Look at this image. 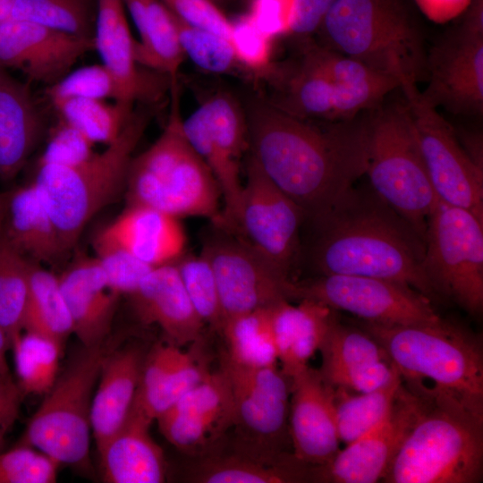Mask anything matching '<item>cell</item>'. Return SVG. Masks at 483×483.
Segmentation results:
<instances>
[{
    "mask_svg": "<svg viewBox=\"0 0 483 483\" xmlns=\"http://www.w3.org/2000/svg\"><path fill=\"white\" fill-rule=\"evenodd\" d=\"M234 404L220 369L208 373L156 420L165 438L182 451H196L234 425Z\"/></svg>",
    "mask_w": 483,
    "mask_h": 483,
    "instance_id": "obj_21",
    "label": "cell"
},
{
    "mask_svg": "<svg viewBox=\"0 0 483 483\" xmlns=\"http://www.w3.org/2000/svg\"><path fill=\"white\" fill-rule=\"evenodd\" d=\"M136 29L140 35V41L134 43L137 64L166 74L174 83L185 55L171 12L161 0H148Z\"/></svg>",
    "mask_w": 483,
    "mask_h": 483,
    "instance_id": "obj_34",
    "label": "cell"
},
{
    "mask_svg": "<svg viewBox=\"0 0 483 483\" xmlns=\"http://www.w3.org/2000/svg\"><path fill=\"white\" fill-rule=\"evenodd\" d=\"M46 93L48 97H80L131 103L137 101L133 92L103 64L70 72L57 83L49 86Z\"/></svg>",
    "mask_w": 483,
    "mask_h": 483,
    "instance_id": "obj_45",
    "label": "cell"
},
{
    "mask_svg": "<svg viewBox=\"0 0 483 483\" xmlns=\"http://www.w3.org/2000/svg\"><path fill=\"white\" fill-rule=\"evenodd\" d=\"M94 143L82 132L59 117L49 132L47 147L38 165L72 166L89 159Z\"/></svg>",
    "mask_w": 483,
    "mask_h": 483,
    "instance_id": "obj_50",
    "label": "cell"
},
{
    "mask_svg": "<svg viewBox=\"0 0 483 483\" xmlns=\"http://www.w3.org/2000/svg\"><path fill=\"white\" fill-rule=\"evenodd\" d=\"M44 130L30 89L0 65V179L24 167Z\"/></svg>",
    "mask_w": 483,
    "mask_h": 483,
    "instance_id": "obj_28",
    "label": "cell"
},
{
    "mask_svg": "<svg viewBox=\"0 0 483 483\" xmlns=\"http://www.w3.org/2000/svg\"><path fill=\"white\" fill-rule=\"evenodd\" d=\"M291 34L306 37L318 32L335 0H293Z\"/></svg>",
    "mask_w": 483,
    "mask_h": 483,
    "instance_id": "obj_54",
    "label": "cell"
},
{
    "mask_svg": "<svg viewBox=\"0 0 483 483\" xmlns=\"http://www.w3.org/2000/svg\"><path fill=\"white\" fill-rule=\"evenodd\" d=\"M138 319L157 325L170 343L182 347L199 341L204 322L195 311L174 263L151 269L128 295Z\"/></svg>",
    "mask_w": 483,
    "mask_h": 483,
    "instance_id": "obj_23",
    "label": "cell"
},
{
    "mask_svg": "<svg viewBox=\"0 0 483 483\" xmlns=\"http://www.w3.org/2000/svg\"><path fill=\"white\" fill-rule=\"evenodd\" d=\"M361 328L383 347L402 385L420 399L483 420V355L477 337L444 319Z\"/></svg>",
    "mask_w": 483,
    "mask_h": 483,
    "instance_id": "obj_3",
    "label": "cell"
},
{
    "mask_svg": "<svg viewBox=\"0 0 483 483\" xmlns=\"http://www.w3.org/2000/svg\"><path fill=\"white\" fill-rule=\"evenodd\" d=\"M149 110H134L128 124L100 153L72 166L38 165L32 182L58 232L72 250L88 223L125 192L132 154L150 120Z\"/></svg>",
    "mask_w": 483,
    "mask_h": 483,
    "instance_id": "obj_5",
    "label": "cell"
},
{
    "mask_svg": "<svg viewBox=\"0 0 483 483\" xmlns=\"http://www.w3.org/2000/svg\"><path fill=\"white\" fill-rule=\"evenodd\" d=\"M183 134L213 174L222 201L219 223L236 225L243 191L240 179L241 161L249 148L247 117L228 93L208 97L182 123Z\"/></svg>",
    "mask_w": 483,
    "mask_h": 483,
    "instance_id": "obj_12",
    "label": "cell"
},
{
    "mask_svg": "<svg viewBox=\"0 0 483 483\" xmlns=\"http://www.w3.org/2000/svg\"><path fill=\"white\" fill-rule=\"evenodd\" d=\"M186 293L205 325L221 330L224 317L212 267L201 253H185L174 262Z\"/></svg>",
    "mask_w": 483,
    "mask_h": 483,
    "instance_id": "obj_44",
    "label": "cell"
},
{
    "mask_svg": "<svg viewBox=\"0 0 483 483\" xmlns=\"http://www.w3.org/2000/svg\"><path fill=\"white\" fill-rule=\"evenodd\" d=\"M427 79L420 97L430 106L455 114H482L483 38L453 30L428 54Z\"/></svg>",
    "mask_w": 483,
    "mask_h": 483,
    "instance_id": "obj_17",
    "label": "cell"
},
{
    "mask_svg": "<svg viewBox=\"0 0 483 483\" xmlns=\"http://www.w3.org/2000/svg\"><path fill=\"white\" fill-rule=\"evenodd\" d=\"M402 384L398 373L388 385L369 393L350 394L349 391L335 388V421L340 442L347 445L384 420Z\"/></svg>",
    "mask_w": 483,
    "mask_h": 483,
    "instance_id": "obj_38",
    "label": "cell"
},
{
    "mask_svg": "<svg viewBox=\"0 0 483 483\" xmlns=\"http://www.w3.org/2000/svg\"><path fill=\"white\" fill-rule=\"evenodd\" d=\"M472 0H413L419 10L435 23H445L460 16Z\"/></svg>",
    "mask_w": 483,
    "mask_h": 483,
    "instance_id": "obj_56",
    "label": "cell"
},
{
    "mask_svg": "<svg viewBox=\"0 0 483 483\" xmlns=\"http://www.w3.org/2000/svg\"><path fill=\"white\" fill-rule=\"evenodd\" d=\"M421 406L422 400L402 384L386 419L347 444L326 463L313 467V478L334 483H374L383 479Z\"/></svg>",
    "mask_w": 483,
    "mask_h": 483,
    "instance_id": "obj_16",
    "label": "cell"
},
{
    "mask_svg": "<svg viewBox=\"0 0 483 483\" xmlns=\"http://www.w3.org/2000/svg\"><path fill=\"white\" fill-rule=\"evenodd\" d=\"M0 234L31 261L55 266L68 253L33 183L10 190Z\"/></svg>",
    "mask_w": 483,
    "mask_h": 483,
    "instance_id": "obj_31",
    "label": "cell"
},
{
    "mask_svg": "<svg viewBox=\"0 0 483 483\" xmlns=\"http://www.w3.org/2000/svg\"><path fill=\"white\" fill-rule=\"evenodd\" d=\"M153 421L132 405L123 427L98 451L102 479L107 483H161L166 465L149 433Z\"/></svg>",
    "mask_w": 483,
    "mask_h": 483,
    "instance_id": "obj_26",
    "label": "cell"
},
{
    "mask_svg": "<svg viewBox=\"0 0 483 483\" xmlns=\"http://www.w3.org/2000/svg\"><path fill=\"white\" fill-rule=\"evenodd\" d=\"M369 186L406 221L425 243L428 218L437 201L419 149L409 104L370 110L368 165Z\"/></svg>",
    "mask_w": 483,
    "mask_h": 483,
    "instance_id": "obj_7",
    "label": "cell"
},
{
    "mask_svg": "<svg viewBox=\"0 0 483 483\" xmlns=\"http://www.w3.org/2000/svg\"><path fill=\"white\" fill-rule=\"evenodd\" d=\"M61 464L23 444L0 451V483H54Z\"/></svg>",
    "mask_w": 483,
    "mask_h": 483,
    "instance_id": "obj_48",
    "label": "cell"
},
{
    "mask_svg": "<svg viewBox=\"0 0 483 483\" xmlns=\"http://www.w3.org/2000/svg\"><path fill=\"white\" fill-rule=\"evenodd\" d=\"M89 0H16L9 19L34 22L67 34L91 37Z\"/></svg>",
    "mask_w": 483,
    "mask_h": 483,
    "instance_id": "obj_43",
    "label": "cell"
},
{
    "mask_svg": "<svg viewBox=\"0 0 483 483\" xmlns=\"http://www.w3.org/2000/svg\"><path fill=\"white\" fill-rule=\"evenodd\" d=\"M397 375L398 372L390 360H382L340 374L328 384L334 388L369 393L386 386Z\"/></svg>",
    "mask_w": 483,
    "mask_h": 483,
    "instance_id": "obj_52",
    "label": "cell"
},
{
    "mask_svg": "<svg viewBox=\"0 0 483 483\" xmlns=\"http://www.w3.org/2000/svg\"><path fill=\"white\" fill-rule=\"evenodd\" d=\"M93 49V37L67 34L22 20L0 22V65L48 87Z\"/></svg>",
    "mask_w": 483,
    "mask_h": 483,
    "instance_id": "obj_18",
    "label": "cell"
},
{
    "mask_svg": "<svg viewBox=\"0 0 483 483\" xmlns=\"http://www.w3.org/2000/svg\"><path fill=\"white\" fill-rule=\"evenodd\" d=\"M179 219L150 207L127 205L104 229L135 258L157 267L185 253L187 238Z\"/></svg>",
    "mask_w": 483,
    "mask_h": 483,
    "instance_id": "obj_27",
    "label": "cell"
},
{
    "mask_svg": "<svg viewBox=\"0 0 483 483\" xmlns=\"http://www.w3.org/2000/svg\"><path fill=\"white\" fill-rule=\"evenodd\" d=\"M92 244L110 286L121 296L133 292L154 268L131 254L104 227L95 234Z\"/></svg>",
    "mask_w": 483,
    "mask_h": 483,
    "instance_id": "obj_46",
    "label": "cell"
},
{
    "mask_svg": "<svg viewBox=\"0 0 483 483\" xmlns=\"http://www.w3.org/2000/svg\"><path fill=\"white\" fill-rule=\"evenodd\" d=\"M319 352V372L327 383L365 364L389 360L383 347L367 331L343 326L337 319L327 331Z\"/></svg>",
    "mask_w": 483,
    "mask_h": 483,
    "instance_id": "obj_39",
    "label": "cell"
},
{
    "mask_svg": "<svg viewBox=\"0 0 483 483\" xmlns=\"http://www.w3.org/2000/svg\"><path fill=\"white\" fill-rule=\"evenodd\" d=\"M250 1V0H249Z\"/></svg>",
    "mask_w": 483,
    "mask_h": 483,
    "instance_id": "obj_61",
    "label": "cell"
},
{
    "mask_svg": "<svg viewBox=\"0 0 483 483\" xmlns=\"http://www.w3.org/2000/svg\"><path fill=\"white\" fill-rule=\"evenodd\" d=\"M290 379L289 424L293 457L313 467L329 462L339 451L335 388L309 366Z\"/></svg>",
    "mask_w": 483,
    "mask_h": 483,
    "instance_id": "obj_19",
    "label": "cell"
},
{
    "mask_svg": "<svg viewBox=\"0 0 483 483\" xmlns=\"http://www.w3.org/2000/svg\"><path fill=\"white\" fill-rule=\"evenodd\" d=\"M135 346L108 351L94 391L90 423L97 452L123 427L132 408L143 365Z\"/></svg>",
    "mask_w": 483,
    "mask_h": 483,
    "instance_id": "obj_24",
    "label": "cell"
},
{
    "mask_svg": "<svg viewBox=\"0 0 483 483\" xmlns=\"http://www.w3.org/2000/svg\"><path fill=\"white\" fill-rule=\"evenodd\" d=\"M23 331L47 337L62 348L73 334L72 317L58 275L31 260Z\"/></svg>",
    "mask_w": 483,
    "mask_h": 483,
    "instance_id": "obj_33",
    "label": "cell"
},
{
    "mask_svg": "<svg viewBox=\"0 0 483 483\" xmlns=\"http://www.w3.org/2000/svg\"><path fill=\"white\" fill-rule=\"evenodd\" d=\"M301 61L336 87L340 94L343 120L374 109L390 92L400 89V83L395 79L323 46L309 47Z\"/></svg>",
    "mask_w": 483,
    "mask_h": 483,
    "instance_id": "obj_30",
    "label": "cell"
},
{
    "mask_svg": "<svg viewBox=\"0 0 483 483\" xmlns=\"http://www.w3.org/2000/svg\"><path fill=\"white\" fill-rule=\"evenodd\" d=\"M403 95L437 199L483 219V168L466 153L452 125L421 98L418 88Z\"/></svg>",
    "mask_w": 483,
    "mask_h": 483,
    "instance_id": "obj_15",
    "label": "cell"
},
{
    "mask_svg": "<svg viewBox=\"0 0 483 483\" xmlns=\"http://www.w3.org/2000/svg\"><path fill=\"white\" fill-rule=\"evenodd\" d=\"M11 350L9 337L0 325V377L10 376V368L7 362L6 353Z\"/></svg>",
    "mask_w": 483,
    "mask_h": 483,
    "instance_id": "obj_57",
    "label": "cell"
},
{
    "mask_svg": "<svg viewBox=\"0 0 483 483\" xmlns=\"http://www.w3.org/2000/svg\"><path fill=\"white\" fill-rule=\"evenodd\" d=\"M59 117L95 143L114 142L131 118L134 103L80 97H49Z\"/></svg>",
    "mask_w": 483,
    "mask_h": 483,
    "instance_id": "obj_36",
    "label": "cell"
},
{
    "mask_svg": "<svg viewBox=\"0 0 483 483\" xmlns=\"http://www.w3.org/2000/svg\"><path fill=\"white\" fill-rule=\"evenodd\" d=\"M168 122L156 141L133 157L124 196L127 205H141L177 218H221L218 184L206 163L187 141L182 127L175 85Z\"/></svg>",
    "mask_w": 483,
    "mask_h": 483,
    "instance_id": "obj_6",
    "label": "cell"
},
{
    "mask_svg": "<svg viewBox=\"0 0 483 483\" xmlns=\"http://www.w3.org/2000/svg\"><path fill=\"white\" fill-rule=\"evenodd\" d=\"M301 209L250 157L241 208L233 229L292 280L301 265Z\"/></svg>",
    "mask_w": 483,
    "mask_h": 483,
    "instance_id": "obj_14",
    "label": "cell"
},
{
    "mask_svg": "<svg viewBox=\"0 0 483 483\" xmlns=\"http://www.w3.org/2000/svg\"><path fill=\"white\" fill-rule=\"evenodd\" d=\"M58 279L80 343L89 347L106 342L121 295L110 286L97 258L80 253Z\"/></svg>",
    "mask_w": 483,
    "mask_h": 483,
    "instance_id": "obj_22",
    "label": "cell"
},
{
    "mask_svg": "<svg viewBox=\"0 0 483 483\" xmlns=\"http://www.w3.org/2000/svg\"><path fill=\"white\" fill-rule=\"evenodd\" d=\"M301 265L316 275H351L397 282L430 301L425 243L370 186L351 188L322 217L303 225Z\"/></svg>",
    "mask_w": 483,
    "mask_h": 483,
    "instance_id": "obj_2",
    "label": "cell"
},
{
    "mask_svg": "<svg viewBox=\"0 0 483 483\" xmlns=\"http://www.w3.org/2000/svg\"><path fill=\"white\" fill-rule=\"evenodd\" d=\"M369 112L318 121L292 116L271 104L251 105L250 157L301 209L304 224L326 215L365 175Z\"/></svg>",
    "mask_w": 483,
    "mask_h": 483,
    "instance_id": "obj_1",
    "label": "cell"
},
{
    "mask_svg": "<svg viewBox=\"0 0 483 483\" xmlns=\"http://www.w3.org/2000/svg\"><path fill=\"white\" fill-rule=\"evenodd\" d=\"M200 253L214 272L224 317H233L291 301L293 281L242 236L218 222L202 235ZM224 324V323H223Z\"/></svg>",
    "mask_w": 483,
    "mask_h": 483,
    "instance_id": "obj_11",
    "label": "cell"
},
{
    "mask_svg": "<svg viewBox=\"0 0 483 483\" xmlns=\"http://www.w3.org/2000/svg\"><path fill=\"white\" fill-rule=\"evenodd\" d=\"M30 260L0 234V325L11 347L23 332Z\"/></svg>",
    "mask_w": 483,
    "mask_h": 483,
    "instance_id": "obj_42",
    "label": "cell"
},
{
    "mask_svg": "<svg viewBox=\"0 0 483 483\" xmlns=\"http://www.w3.org/2000/svg\"><path fill=\"white\" fill-rule=\"evenodd\" d=\"M229 42L240 66L259 73L269 68L273 38L259 30L249 13L231 21Z\"/></svg>",
    "mask_w": 483,
    "mask_h": 483,
    "instance_id": "obj_49",
    "label": "cell"
},
{
    "mask_svg": "<svg viewBox=\"0 0 483 483\" xmlns=\"http://www.w3.org/2000/svg\"><path fill=\"white\" fill-rule=\"evenodd\" d=\"M16 0H0V22L9 20Z\"/></svg>",
    "mask_w": 483,
    "mask_h": 483,
    "instance_id": "obj_58",
    "label": "cell"
},
{
    "mask_svg": "<svg viewBox=\"0 0 483 483\" xmlns=\"http://www.w3.org/2000/svg\"><path fill=\"white\" fill-rule=\"evenodd\" d=\"M106 343L82 345L44 394L18 444L30 445L61 465L89 473L91 403L109 351Z\"/></svg>",
    "mask_w": 483,
    "mask_h": 483,
    "instance_id": "obj_9",
    "label": "cell"
},
{
    "mask_svg": "<svg viewBox=\"0 0 483 483\" xmlns=\"http://www.w3.org/2000/svg\"><path fill=\"white\" fill-rule=\"evenodd\" d=\"M482 468L483 420L422 400L383 481L475 483Z\"/></svg>",
    "mask_w": 483,
    "mask_h": 483,
    "instance_id": "obj_8",
    "label": "cell"
},
{
    "mask_svg": "<svg viewBox=\"0 0 483 483\" xmlns=\"http://www.w3.org/2000/svg\"><path fill=\"white\" fill-rule=\"evenodd\" d=\"M255 24L271 38L291 34L293 0H250L248 12Z\"/></svg>",
    "mask_w": 483,
    "mask_h": 483,
    "instance_id": "obj_53",
    "label": "cell"
},
{
    "mask_svg": "<svg viewBox=\"0 0 483 483\" xmlns=\"http://www.w3.org/2000/svg\"><path fill=\"white\" fill-rule=\"evenodd\" d=\"M183 23L211 31L229 40L231 21L213 0H161Z\"/></svg>",
    "mask_w": 483,
    "mask_h": 483,
    "instance_id": "obj_51",
    "label": "cell"
},
{
    "mask_svg": "<svg viewBox=\"0 0 483 483\" xmlns=\"http://www.w3.org/2000/svg\"><path fill=\"white\" fill-rule=\"evenodd\" d=\"M302 469L242 456L214 457L199 463L191 479L199 483H280L304 479Z\"/></svg>",
    "mask_w": 483,
    "mask_h": 483,
    "instance_id": "obj_41",
    "label": "cell"
},
{
    "mask_svg": "<svg viewBox=\"0 0 483 483\" xmlns=\"http://www.w3.org/2000/svg\"><path fill=\"white\" fill-rule=\"evenodd\" d=\"M195 351L160 343L144 360L133 405L152 421L209 373Z\"/></svg>",
    "mask_w": 483,
    "mask_h": 483,
    "instance_id": "obj_25",
    "label": "cell"
},
{
    "mask_svg": "<svg viewBox=\"0 0 483 483\" xmlns=\"http://www.w3.org/2000/svg\"><path fill=\"white\" fill-rule=\"evenodd\" d=\"M291 298L315 300L361 321L381 325L427 324L442 319L431 301L411 287L369 276L322 275L295 280Z\"/></svg>",
    "mask_w": 483,
    "mask_h": 483,
    "instance_id": "obj_13",
    "label": "cell"
},
{
    "mask_svg": "<svg viewBox=\"0 0 483 483\" xmlns=\"http://www.w3.org/2000/svg\"><path fill=\"white\" fill-rule=\"evenodd\" d=\"M16 383L23 394H45L58 375L64 348L55 342L23 331L13 342Z\"/></svg>",
    "mask_w": 483,
    "mask_h": 483,
    "instance_id": "obj_40",
    "label": "cell"
},
{
    "mask_svg": "<svg viewBox=\"0 0 483 483\" xmlns=\"http://www.w3.org/2000/svg\"><path fill=\"white\" fill-rule=\"evenodd\" d=\"M213 1L219 5L220 4L225 3L227 0H213Z\"/></svg>",
    "mask_w": 483,
    "mask_h": 483,
    "instance_id": "obj_60",
    "label": "cell"
},
{
    "mask_svg": "<svg viewBox=\"0 0 483 483\" xmlns=\"http://www.w3.org/2000/svg\"><path fill=\"white\" fill-rule=\"evenodd\" d=\"M23 395L12 375L0 377V449L18 418Z\"/></svg>",
    "mask_w": 483,
    "mask_h": 483,
    "instance_id": "obj_55",
    "label": "cell"
},
{
    "mask_svg": "<svg viewBox=\"0 0 483 483\" xmlns=\"http://www.w3.org/2000/svg\"><path fill=\"white\" fill-rule=\"evenodd\" d=\"M9 195L10 191L0 192V227L6 210Z\"/></svg>",
    "mask_w": 483,
    "mask_h": 483,
    "instance_id": "obj_59",
    "label": "cell"
},
{
    "mask_svg": "<svg viewBox=\"0 0 483 483\" xmlns=\"http://www.w3.org/2000/svg\"><path fill=\"white\" fill-rule=\"evenodd\" d=\"M220 369L232 391L234 425L260 441L280 436L289 416V377L277 366L244 367L225 355Z\"/></svg>",
    "mask_w": 483,
    "mask_h": 483,
    "instance_id": "obj_20",
    "label": "cell"
},
{
    "mask_svg": "<svg viewBox=\"0 0 483 483\" xmlns=\"http://www.w3.org/2000/svg\"><path fill=\"white\" fill-rule=\"evenodd\" d=\"M318 32L323 47L395 79L402 92L427 79L424 35L408 0H335Z\"/></svg>",
    "mask_w": 483,
    "mask_h": 483,
    "instance_id": "obj_4",
    "label": "cell"
},
{
    "mask_svg": "<svg viewBox=\"0 0 483 483\" xmlns=\"http://www.w3.org/2000/svg\"><path fill=\"white\" fill-rule=\"evenodd\" d=\"M123 0H97L94 38L103 64L111 70L135 95L137 101L156 98L153 80L139 68L134 43Z\"/></svg>",
    "mask_w": 483,
    "mask_h": 483,
    "instance_id": "obj_32",
    "label": "cell"
},
{
    "mask_svg": "<svg viewBox=\"0 0 483 483\" xmlns=\"http://www.w3.org/2000/svg\"><path fill=\"white\" fill-rule=\"evenodd\" d=\"M172 15L185 56L199 68L212 73H225L240 66L227 38L189 26Z\"/></svg>",
    "mask_w": 483,
    "mask_h": 483,
    "instance_id": "obj_47",
    "label": "cell"
},
{
    "mask_svg": "<svg viewBox=\"0 0 483 483\" xmlns=\"http://www.w3.org/2000/svg\"><path fill=\"white\" fill-rule=\"evenodd\" d=\"M296 305L282 301L271 306V319L282 372L288 377L309 366L336 319L335 309L311 299Z\"/></svg>",
    "mask_w": 483,
    "mask_h": 483,
    "instance_id": "obj_29",
    "label": "cell"
},
{
    "mask_svg": "<svg viewBox=\"0 0 483 483\" xmlns=\"http://www.w3.org/2000/svg\"><path fill=\"white\" fill-rule=\"evenodd\" d=\"M423 266L438 296L471 315L483 309V219L437 199L427 222Z\"/></svg>",
    "mask_w": 483,
    "mask_h": 483,
    "instance_id": "obj_10",
    "label": "cell"
},
{
    "mask_svg": "<svg viewBox=\"0 0 483 483\" xmlns=\"http://www.w3.org/2000/svg\"><path fill=\"white\" fill-rule=\"evenodd\" d=\"M271 105L301 119L342 120L340 94L336 87L302 62L286 80L278 100Z\"/></svg>",
    "mask_w": 483,
    "mask_h": 483,
    "instance_id": "obj_37",
    "label": "cell"
},
{
    "mask_svg": "<svg viewBox=\"0 0 483 483\" xmlns=\"http://www.w3.org/2000/svg\"><path fill=\"white\" fill-rule=\"evenodd\" d=\"M220 332L233 362L250 368L277 366L278 357L271 319V306L226 319Z\"/></svg>",
    "mask_w": 483,
    "mask_h": 483,
    "instance_id": "obj_35",
    "label": "cell"
}]
</instances>
